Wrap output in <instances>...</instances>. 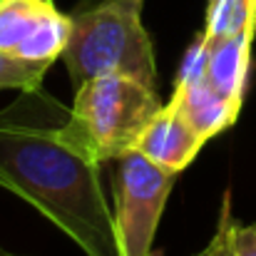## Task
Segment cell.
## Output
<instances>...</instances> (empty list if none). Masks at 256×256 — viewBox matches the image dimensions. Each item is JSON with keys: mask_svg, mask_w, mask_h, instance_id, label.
I'll return each mask as SVG.
<instances>
[{"mask_svg": "<svg viewBox=\"0 0 256 256\" xmlns=\"http://www.w3.org/2000/svg\"><path fill=\"white\" fill-rule=\"evenodd\" d=\"M234 226H236V219L232 214V194L226 192L224 199H222V212H219L214 236L194 256H236V252H234Z\"/></svg>", "mask_w": 256, "mask_h": 256, "instance_id": "11", "label": "cell"}, {"mask_svg": "<svg viewBox=\"0 0 256 256\" xmlns=\"http://www.w3.org/2000/svg\"><path fill=\"white\" fill-rule=\"evenodd\" d=\"M50 65L45 62H30L12 55L0 52V90H30L40 87Z\"/></svg>", "mask_w": 256, "mask_h": 256, "instance_id": "10", "label": "cell"}, {"mask_svg": "<svg viewBox=\"0 0 256 256\" xmlns=\"http://www.w3.org/2000/svg\"><path fill=\"white\" fill-rule=\"evenodd\" d=\"M256 32H239L232 38H222L212 42L209 62H206V80L212 87L234 102L244 104V92L249 80V65H252V42Z\"/></svg>", "mask_w": 256, "mask_h": 256, "instance_id": "8", "label": "cell"}, {"mask_svg": "<svg viewBox=\"0 0 256 256\" xmlns=\"http://www.w3.org/2000/svg\"><path fill=\"white\" fill-rule=\"evenodd\" d=\"M234 252L236 256H256V222L234 226Z\"/></svg>", "mask_w": 256, "mask_h": 256, "instance_id": "12", "label": "cell"}, {"mask_svg": "<svg viewBox=\"0 0 256 256\" xmlns=\"http://www.w3.org/2000/svg\"><path fill=\"white\" fill-rule=\"evenodd\" d=\"M142 0H102L72 15L62 60L75 90L102 75H127L157 87L154 45L142 22Z\"/></svg>", "mask_w": 256, "mask_h": 256, "instance_id": "2", "label": "cell"}, {"mask_svg": "<svg viewBox=\"0 0 256 256\" xmlns=\"http://www.w3.org/2000/svg\"><path fill=\"white\" fill-rule=\"evenodd\" d=\"M202 32L212 42L239 32H256V0H209Z\"/></svg>", "mask_w": 256, "mask_h": 256, "instance_id": "9", "label": "cell"}, {"mask_svg": "<svg viewBox=\"0 0 256 256\" xmlns=\"http://www.w3.org/2000/svg\"><path fill=\"white\" fill-rule=\"evenodd\" d=\"M204 142L206 140L179 112V107L167 102L160 110V114L150 122L144 134L140 137L134 152H142L147 160H152L162 170L179 174L194 162Z\"/></svg>", "mask_w": 256, "mask_h": 256, "instance_id": "6", "label": "cell"}, {"mask_svg": "<svg viewBox=\"0 0 256 256\" xmlns=\"http://www.w3.org/2000/svg\"><path fill=\"white\" fill-rule=\"evenodd\" d=\"M72 32V15L52 0H0V52L52 65L62 58Z\"/></svg>", "mask_w": 256, "mask_h": 256, "instance_id": "5", "label": "cell"}, {"mask_svg": "<svg viewBox=\"0 0 256 256\" xmlns=\"http://www.w3.org/2000/svg\"><path fill=\"white\" fill-rule=\"evenodd\" d=\"M170 102L179 107V112L194 124V130L204 140H212L214 134L229 130L242 112V102L222 97L206 80V72L176 78Z\"/></svg>", "mask_w": 256, "mask_h": 256, "instance_id": "7", "label": "cell"}, {"mask_svg": "<svg viewBox=\"0 0 256 256\" xmlns=\"http://www.w3.org/2000/svg\"><path fill=\"white\" fill-rule=\"evenodd\" d=\"M162 107L157 87L142 80L127 75L92 78L75 90L65 134L94 162L104 164L134 152Z\"/></svg>", "mask_w": 256, "mask_h": 256, "instance_id": "3", "label": "cell"}, {"mask_svg": "<svg viewBox=\"0 0 256 256\" xmlns=\"http://www.w3.org/2000/svg\"><path fill=\"white\" fill-rule=\"evenodd\" d=\"M114 162V224L120 252L122 256H152L154 234L176 174L162 170L142 152H130Z\"/></svg>", "mask_w": 256, "mask_h": 256, "instance_id": "4", "label": "cell"}, {"mask_svg": "<svg viewBox=\"0 0 256 256\" xmlns=\"http://www.w3.org/2000/svg\"><path fill=\"white\" fill-rule=\"evenodd\" d=\"M70 112L42 85L18 90L0 110V186L52 222L85 256H122L102 164L65 134Z\"/></svg>", "mask_w": 256, "mask_h": 256, "instance_id": "1", "label": "cell"}, {"mask_svg": "<svg viewBox=\"0 0 256 256\" xmlns=\"http://www.w3.org/2000/svg\"><path fill=\"white\" fill-rule=\"evenodd\" d=\"M142 2H144V0H142Z\"/></svg>", "mask_w": 256, "mask_h": 256, "instance_id": "14", "label": "cell"}, {"mask_svg": "<svg viewBox=\"0 0 256 256\" xmlns=\"http://www.w3.org/2000/svg\"><path fill=\"white\" fill-rule=\"evenodd\" d=\"M0 256H30V254H18V252H8V249L0 246Z\"/></svg>", "mask_w": 256, "mask_h": 256, "instance_id": "13", "label": "cell"}]
</instances>
